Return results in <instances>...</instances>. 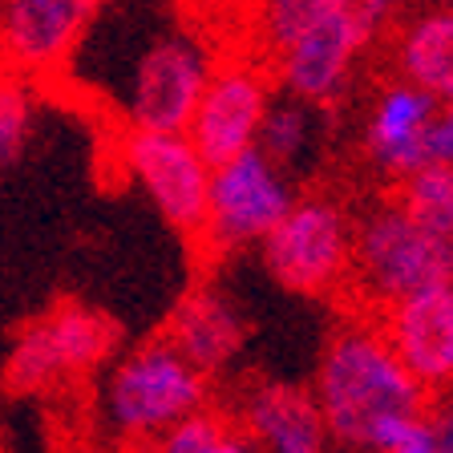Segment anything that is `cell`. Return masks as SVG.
<instances>
[{
  "label": "cell",
  "instance_id": "cell-15",
  "mask_svg": "<svg viewBox=\"0 0 453 453\" xmlns=\"http://www.w3.org/2000/svg\"><path fill=\"white\" fill-rule=\"evenodd\" d=\"M166 340L203 377H215V372H223L239 357V349L247 340V320L231 296L215 292V288H203V292L187 296L179 303Z\"/></svg>",
  "mask_w": 453,
  "mask_h": 453
},
{
  "label": "cell",
  "instance_id": "cell-19",
  "mask_svg": "<svg viewBox=\"0 0 453 453\" xmlns=\"http://www.w3.org/2000/svg\"><path fill=\"white\" fill-rule=\"evenodd\" d=\"M154 453H255V445L247 441L239 421L215 409H198L154 437Z\"/></svg>",
  "mask_w": 453,
  "mask_h": 453
},
{
  "label": "cell",
  "instance_id": "cell-6",
  "mask_svg": "<svg viewBox=\"0 0 453 453\" xmlns=\"http://www.w3.org/2000/svg\"><path fill=\"white\" fill-rule=\"evenodd\" d=\"M113 344H118V332L102 311L85 308V303H61L37 324L17 332L4 380L17 393H37V388L97 368L102 360H110Z\"/></svg>",
  "mask_w": 453,
  "mask_h": 453
},
{
  "label": "cell",
  "instance_id": "cell-8",
  "mask_svg": "<svg viewBox=\"0 0 453 453\" xmlns=\"http://www.w3.org/2000/svg\"><path fill=\"white\" fill-rule=\"evenodd\" d=\"M377 37V28L365 20L357 0H340L332 12L311 20L300 37L275 49V69L292 97L308 105H328L349 85L357 57Z\"/></svg>",
  "mask_w": 453,
  "mask_h": 453
},
{
  "label": "cell",
  "instance_id": "cell-14",
  "mask_svg": "<svg viewBox=\"0 0 453 453\" xmlns=\"http://www.w3.org/2000/svg\"><path fill=\"white\" fill-rule=\"evenodd\" d=\"M239 429L255 453H324L328 434H324L320 409L311 401V388L283 385V380H264L247 388L239 405Z\"/></svg>",
  "mask_w": 453,
  "mask_h": 453
},
{
  "label": "cell",
  "instance_id": "cell-3",
  "mask_svg": "<svg viewBox=\"0 0 453 453\" xmlns=\"http://www.w3.org/2000/svg\"><path fill=\"white\" fill-rule=\"evenodd\" d=\"M365 300L388 308L409 292L453 280V243H441L401 211L396 198L372 203L352 219V272Z\"/></svg>",
  "mask_w": 453,
  "mask_h": 453
},
{
  "label": "cell",
  "instance_id": "cell-13",
  "mask_svg": "<svg viewBox=\"0 0 453 453\" xmlns=\"http://www.w3.org/2000/svg\"><path fill=\"white\" fill-rule=\"evenodd\" d=\"M102 0H0V57L12 73H49L73 53Z\"/></svg>",
  "mask_w": 453,
  "mask_h": 453
},
{
  "label": "cell",
  "instance_id": "cell-9",
  "mask_svg": "<svg viewBox=\"0 0 453 453\" xmlns=\"http://www.w3.org/2000/svg\"><path fill=\"white\" fill-rule=\"evenodd\" d=\"M122 166L130 170L162 219L182 235H198L207 211L211 166L187 134L130 130L122 138Z\"/></svg>",
  "mask_w": 453,
  "mask_h": 453
},
{
  "label": "cell",
  "instance_id": "cell-11",
  "mask_svg": "<svg viewBox=\"0 0 453 453\" xmlns=\"http://www.w3.org/2000/svg\"><path fill=\"white\" fill-rule=\"evenodd\" d=\"M267 102H272V85L255 65H219L211 69L182 134L207 166H219L255 146Z\"/></svg>",
  "mask_w": 453,
  "mask_h": 453
},
{
  "label": "cell",
  "instance_id": "cell-5",
  "mask_svg": "<svg viewBox=\"0 0 453 453\" xmlns=\"http://www.w3.org/2000/svg\"><path fill=\"white\" fill-rule=\"evenodd\" d=\"M292 179L280 174L251 146V150L211 166L207 211H203L198 235L207 239V247L219 255L259 247V239L280 223L283 211L292 207Z\"/></svg>",
  "mask_w": 453,
  "mask_h": 453
},
{
  "label": "cell",
  "instance_id": "cell-22",
  "mask_svg": "<svg viewBox=\"0 0 453 453\" xmlns=\"http://www.w3.org/2000/svg\"><path fill=\"white\" fill-rule=\"evenodd\" d=\"M437 453H453V445H441V449H437Z\"/></svg>",
  "mask_w": 453,
  "mask_h": 453
},
{
  "label": "cell",
  "instance_id": "cell-20",
  "mask_svg": "<svg viewBox=\"0 0 453 453\" xmlns=\"http://www.w3.org/2000/svg\"><path fill=\"white\" fill-rule=\"evenodd\" d=\"M33 130V97L17 73H0V170L20 158Z\"/></svg>",
  "mask_w": 453,
  "mask_h": 453
},
{
  "label": "cell",
  "instance_id": "cell-2",
  "mask_svg": "<svg viewBox=\"0 0 453 453\" xmlns=\"http://www.w3.org/2000/svg\"><path fill=\"white\" fill-rule=\"evenodd\" d=\"M211 377H203L170 340H150L113 365L105 380V421L113 434L154 441L182 417L207 409Z\"/></svg>",
  "mask_w": 453,
  "mask_h": 453
},
{
  "label": "cell",
  "instance_id": "cell-12",
  "mask_svg": "<svg viewBox=\"0 0 453 453\" xmlns=\"http://www.w3.org/2000/svg\"><path fill=\"white\" fill-rule=\"evenodd\" d=\"M380 336L429 393H445L453 380V280L380 308Z\"/></svg>",
  "mask_w": 453,
  "mask_h": 453
},
{
  "label": "cell",
  "instance_id": "cell-10",
  "mask_svg": "<svg viewBox=\"0 0 453 453\" xmlns=\"http://www.w3.org/2000/svg\"><path fill=\"white\" fill-rule=\"evenodd\" d=\"M211 77V57L190 37H162L142 53L130 77L126 122L130 130L182 134Z\"/></svg>",
  "mask_w": 453,
  "mask_h": 453
},
{
  "label": "cell",
  "instance_id": "cell-4",
  "mask_svg": "<svg viewBox=\"0 0 453 453\" xmlns=\"http://www.w3.org/2000/svg\"><path fill=\"white\" fill-rule=\"evenodd\" d=\"M264 267L296 296H328L352 272V215L328 195L292 198L280 223L259 239Z\"/></svg>",
  "mask_w": 453,
  "mask_h": 453
},
{
  "label": "cell",
  "instance_id": "cell-1",
  "mask_svg": "<svg viewBox=\"0 0 453 453\" xmlns=\"http://www.w3.org/2000/svg\"><path fill=\"white\" fill-rule=\"evenodd\" d=\"M311 401L328 445L344 453H388L393 437L429 409L434 393L409 372L372 324H344L324 344Z\"/></svg>",
  "mask_w": 453,
  "mask_h": 453
},
{
  "label": "cell",
  "instance_id": "cell-21",
  "mask_svg": "<svg viewBox=\"0 0 453 453\" xmlns=\"http://www.w3.org/2000/svg\"><path fill=\"white\" fill-rule=\"evenodd\" d=\"M340 0H264V28H267V45L283 49L292 37H300L311 20H320L324 12H332Z\"/></svg>",
  "mask_w": 453,
  "mask_h": 453
},
{
  "label": "cell",
  "instance_id": "cell-17",
  "mask_svg": "<svg viewBox=\"0 0 453 453\" xmlns=\"http://www.w3.org/2000/svg\"><path fill=\"white\" fill-rule=\"evenodd\" d=\"M320 105H308L300 97L283 94L267 102V113L259 122V134H255V150L264 154L280 174H300L311 162V150L320 142V118H316Z\"/></svg>",
  "mask_w": 453,
  "mask_h": 453
},
{
  "label": "cell",
  "instance_id": "cell-18",
  "mask_svg": "<svg viewBox=\"0 0 453 453\" xmlns=\"http://www.w3.org/2000/svg\"><path fill=\"white\" fill-rule=\"evenodd\" d=\"M401 211L413 219L421 231H429L441 243H453V170L449 166H425L409 179L396 182Z\"/></svg>",
  "mask_w": 453,
  "mask_h": 453
},
{
  "label": "cell",
  "instance_id": "cell-16",
  "mask_svg": "<svg viewBox=\"0 0 453 453\" xmlns=\"http://www.w3.org/2000/svg\"><path fill=\"white\" fill-rule=\"evenodd\" d=\"M396 65L401 81L434 94L441 105L453 102V12L449 4L421 12L401 28L396 41Z\"/></svg>",
  "mask_w": 453,
  "mask_h": 453
},
{
  "label": "cell",
  "instance_id": "cell-7",
  "mask_svg": "<svg viewBox=\"0 0 453 453\" xmlns=\"http://www.w3.org/2000/svg\"><path fill=\"white\" fill-rule=\"evenodd\" d=\"M368 158L393 182L409 179L425 166H449L453 162V118L449 105L425 94L409 81H393L372 102L365 126Z\"/></svg>",
  "mask_w": 453,
  "mask_h": 453
}]
</instances>
